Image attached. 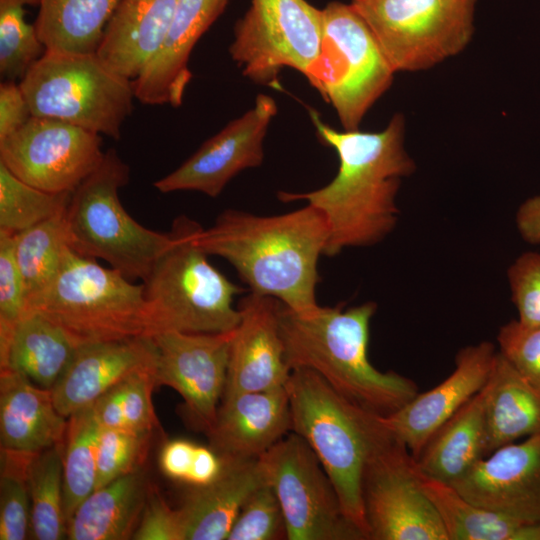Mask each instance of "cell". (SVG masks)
<instances>
[{
    "label": "cell",
    "instance_id": "37",
    "mask_svg": "<svg viewBox=\"0 0 540 540\" xmlns=\"http://www.w3.org/2000/svg\"><path fill=\"white\" fill-rule=\"evenodd\" d=\"M37 454L1 448L0 540H24L30 535L29 471Z\"/></svg>",
    "mask_w": 540,
    "mask_h": 540
},
{
    "label": "cell",
    "instance_id": "41",
    "mask_svg": "<svg viewBox=\"0 0 540 540\" xmlns=\"http://www.w3.org/2000/svg\"><path fill=\"white\" fill-rule=\"evenodd\" d=\"M27 312V290L15 255L14 234L0 230V350Z\"/></svg>",
    "mask_w": 540,
    "mask_h": 540
},
{
    "label": "cell",
    "instance_id": "15",
    "mask_svg": "<svg viewBox=\"0 0 540 540\" xmlns=\"http://www.w3.org/2000/svg\"><path fill=\"white\" fill-rule=\"evenodd\" d=\"M233 334L164 331L149 336L156 348V384L177 391L190 423L207 435L225 391Z\"/></svg>",
    "mask_w": 540,
    "mask_h": 540
},
{
    "label": "cell",
    "instance_id": "16",
    "mask_svg": "<svg viewBox=\"0 0 540 540\" xmlns=\"http://www.w3.org/2000/svg\"><path fill=\"white\" fill-rule=\"evenodd\" d=\"M278 111L269 95L259 94L254 106L205 141L177 169L154 183L162 193L197 191L217 197L240 172L260 166L264 138Z\"/></svg>",
    "mask_w": 540,
    "mask_h": 540
},
{
    "label": "cell",
    "instance_id": "21",
    "mask_svg": "<svg viewBox=\"0 0 540 540\" xmlns=\"http://www.w3.org/2000/svg\"><path fill=\"white\" fill-rule=\"evenodd\" d=\"M229 0H178L171 24L159 49L132 80L136 99L147 105L178 107L190 82V54Z\"/></svg>",
    "mask_w": 540,
    "mask_h": 540
},
{
    "label": "cell",
    "instance_id": "4",
    "mask_svg": "<svg viewBox=\"0 0 540 540\" xmlns=\"http://www.w3.org/2000/svg\"><path fill=\"white\" fill-rule=\"evenodd\" d=\"M286 388L291 432L303 438L315 453L345 515L368 540L363 472L370 456L391 432L380 415L352 403L310 369H293Z\"/></svg>",
    "mask_w": 540,
    "mask_h": 540
},
{
    "label": "cell",
    "instance_id": "29",
    "mask_svg": "<svg viewBox=\"0 0 540 540\" xmlns=\"http://www.w3.org/2000/svg\"><path fill=\"white\" fill-rule=\"evenodd\" d=\"M77 346L56 324L27 312L0 350V368L16 371L36 385L52 390L68 368Z\"/></svg>",
    "mask_w": 540,
    "mask_h": 540
},
{
    "label": "cell",
    "instance_id": "2",
    "mask_svg": "<svg viewBox=\"0 0 540 540\" xmlns=\"http://www.w3.org/2000/svg\"><path fill=\"white\" fill-rule=\"evenodd\" d=\"M328 237L325 217L306 204L272 216L227 209L211 227H201L195 240L208 256L228 261L251 292L304 314L319 306L318 261Z\"/></svg>",
    "mask_w": 540,
    "mask_h": 540
},
{
    "label": "cell",
    "instance_id": "14",
    "mask_svg": "<svg viewBox=\"0 0 540 540\" xmlns=\"http://www.w3.org/2000/svg\"><path fill=\"white\" fill-rule=\"evenodd\" d=\"M100 134L34 116L0 141V163L22 181L53 193H72L100 165Z\"/></svg>",
    "mask_w": 540,
    "mask_h": 540
},
{
    "label": "cell",
    "instance_id": "25",
    "mask_svg": "<svg viewBox=\"0 0 540 540\" xmlns=\"http://www.w3.org/2000/svg\"><path fill=\"white\" fill-rule=\"evenodd\" d=\"M177 3L178 0H121L96 53L114 71L134 80L163 42Z\"/></svg>",
    "mask_w": 540,
    "mask_h": 540
},
{
    "label": "cell",
    "instance_id": "34",
    "mask_svg": "<svg viewBox=\"0 0 540 540\" xmlns=\"http://www.w3.org/2000/svg\"><path fill=\"white\" fill-rule=\"evenodd\" d=\"M100 427L89 407L68 418L63 442L64 513L67 524L96 488V450Z\"/></svg>",
    "mask_w": 540,
    "mask_h": 540
},
{
    "label": "cell",
    "instance_id": "18",
    "mask_svg": "<svg viewBox=\"0 0 540 540\" xmlns=\"http://www.w3.org/2000/svg\"><path fill=\"white\" fill-rule=\"evenodd\" d=\"M497 352L491 342L461 349L454 371L429 391L418 393L397 411L380 416L384 426L416 459L431 435L487 383Z\"/></svg>",
    "mask_w": 540,
    "mask_h": 540
},
{
    "label": "cell",
    "instance_id": "3",
    "mask_svg": "<svg viewBox=\"0 0 540 540\" xmlns=\"http://www.w3.org/2000/svg\"><path fill=\"white\" fill-rule=\"evenodd\" d=\"M376 310L369 301L348 309L318 306L300 314L280 302L279 329L291 370L310 369L352 403L387 416L413 399L418 386L370 363V322Z\"/></svg>",
    "mask_w": 540,
    "mask_h": 540
},
{
    "label": "cell",
    "instance_id": "9",
    "mask_svg": "<svg viewBox=\"0 0 540 540\" xmlns=\"http://www.w3.org/2000/svg\"><path fill=\"white\" fill-rule=\"evenodd\" d=\"M322 16L320 54L305 77L334 107L344 130H357L395 72L351 4L330 2Z\"/></svg>",
    "mask_w": 540,
    "mask_h": 540
},
{
    "label": "cell",
    "instance_id": "38",
    "mask_svg": "<svg viewBox=\"0 0 540 540\" xmlns=\"http://www.w3.org/2000/svg\"><path fill=\"white\" fill-rule=\"evenodd\" d=\"M25 5L38 0H0V73L10 81L21 80L46 50L25 19Z\"/></svg>",
    "mask_w": 540,
    "mask_h": 540
},
{
    "label": "cell",
    "instance_id": "7",
    "mask_svg": "<svg viewBox=\"0 0 540 540\" xmlns=\"http://www.w3.org/2000/svg\"><path fill=\"white\" fill-rule=\"evenodd\" d=\"M129 178L117 151H105L97 169L72 192L65 215L76 253L104 260L132 281L144 280L171 234L144 227L125 210L119 192Z\"/></svg>",
    "mask_w": 540,
    "mask_h": 540
},
{
    "label": "cell",
    "instance_id": "42",
    "mask_svg": "<svg viewBox=\"0 0 540 540\" xmlns=\"http://www.w3.org/2000/svg\"><path fill=\"white\" fill-rule=\"evenodd\" d=\"M497 341L498 352L540 391V324L511 320L500 327Z\"/></svg>",
    "mask_w": 540,
    "mask_h": 540
},
{
    "label": "cell",
    "instance_id": "36",
    "mask_svg": "<svg viewBox=\"0 0 540 540\" xmlns=\"http://www.w3.org/2000/svg\"><path fill=\"white\" fill-rule=\"evenodd\" d=\"M71 194L34 187L0 163V230L15 234L65 211Z\"/></svg>",
    "mask_w": 540,
    "mask_h": 540
},
{
    "label": "cell",
    "instance_id": "17",
    "mask_svg": "<svg viewBox=\"0 0 540 540\" xmlns=\"http://www.w3.org/2000/svg\"><path fill=\"white\" fill-rule=\"evenodd\" d=\"M450 486L477 505L540 523V434L494 450Z\"/></svg>",
    "mask_w": 540,
    "mask_h": 540
},
{
    "label": "cell",
    "instance_id": "8",
    "mask_svg": "<svg viewBox=\"0 0 540 540\" xmlns=\"http://www.w3.org/2000/svg\"><path fill=\"white\" fill-rule=\"evenodd\" d=\"M19 84L32 115L116 140L136 98L132 80L114 71L96 52L45 50Z\"/></svg>",
    "mask_w": 540,
    "mask_h": 540
},
{
    "label": "cell",
    "instance_id": "47",
    "mask_svg": "<svg viewBox=\"0 0 540 540\" xmlns=\"http://www.w3.org/2000/svg\"><path fill=\"white\" fill-rule=\"evenodd\" d=\"M224 461L211 447L196 446L193 464L186 484L201 487L212 483L222 473Z\"/></svg>",
    "mask_w": 540,
    "mask_h": 540
},
{
    "label": "cell",
    "instance_id": "20",
    "mask_svg": "<svg viewBox=\"0 0 540 540\" xmlns=\"http://www.w3.org/2000/svg\"><path fill=\"white\" fill-rule=\"evenodd\" d=\"M155 365L156 348L149 336L77 346L68 368L51 390L54 404L69 418L131 374L155 371Z\"/></svg>",
    "mask_w": 540,
    "mask_h": 540
},
{
    "label": "cell",
    "instance_id": "31",
    "mask_svg": "<svg viewBox=\"0 0 540 540\" xmlns=\"http://www.w3.org/2000/svg\"><path fill=\"white\" fill-rule=\"evenodd\" d=\"M419 475L448 540H540V523L517 521L469 501L448 484Z\"/></svg>",
    "mask_w": 540,
    "mask_h": 540
},
{
    "label": "cell",
    "instance_id": "5",
    "mask_svg": "<svg viewBox=\"0 0 540 540\" xmlns=\"http://www.w3.org/2000/svg\"><path fill=\"white\" fill-rule=\"evenodd\" d=\"M201 226L180 215L172 223L169 246L142 280L146 331L224 333L234 330L240 312L234 297L243 289L210 264L195 237Z\"/></svg>",
    "mask_w": 540,
    "mask_h": 540
},
{
    "label": "cell",
    "instance_id": "45",
    "mask_svg": "<svg viewBox=\"0 0 540 540\" xmlns=\"http://www.w3.org/2000/svg\"><path fill=\"white\" fill-rule=\"evenodd\" d=\"M32 116L26 96L15 81L0 85V141L20 129Z\"/></svg>",
    "mask_w": 540,
    "mask_h": 540
},
{
    "label": "cell",
    "instance_id": "22",
    "mask_svg": "<svg viewBox=\"0 0 540 540\" xmlns=\"http://www.w3.org/2000/svg\"><path fill=\"white\" fill-rule=\"evenodd\" d=\"M291 432L286 386L222 398L208 434L210 447L223 459H258Z\"/></svg>",
    "mask_w": 540,
    "mask_h": 540
},
{
    "label": "cell",
    "instance_id": "32",
    "mask_svg": "<svg viewBox=\"0 0 540 540\" xmlns=\"http://www.w3.org/2000/svg\"><path fill=\"white\" fill-rule=\"evenodd\" d=\"M65 211L14 234L15 255L28 301L55 279L71 249Z\"/></svg>",
    "mask_w": 540,
    "mask_h": 540
},
{
    "label": "cell",
    "instance_id": "10",
    "mask_svg": "<svg viewBox=\"0 0 540 540\" xmlns=\"http://www.w3.org/2000/svg\"><path fill=\"white\" fill-rule=\"evenodd\" d=\"M396 72L456 56L474 33L476 0H351Z\"/></svg>",
    "mask_w": 540,
    "mask_h": 540
},
{
    "label": "cell",
    "instance_id": "24",
    "mask_svg": "<svg viewBox=\"0 0 540 540\" xmlns=\"http://www.w3.org/2000/svg\"><path fill=\"white\" fill-rule=\"evenodd\" d=\"M223 461L219 477L191 487L178 508L184 540H227L244 502L265 483L258 459Z\"/></svg>",
    "mask_w": 540,
    "mask_h": 540
},
{
    "label": "cell",
    "instance_id": "33",
    "mask_svg": "<svg viewBox=\"0 0 540 540\" xmlns=\"http://www.w3.org/2000/svg\"><path fill=\"white\" fill-rule=\"evenodd\" d=\"M30 538L67 537L63 491V443L38 453L30 466Z\"/></svg>",
    "mask_w": 540,
    "mask_h": 540
},
{
    "label": "cell",
    "instance_id": "19",
    "mask_svg": "<svg viewBox=\"0 0 540 540\" xmlns=\"http://www.w3.org/2000/svg\"><path fill=\"white\" fill-rule=\"evenodd\" d=\"M279 306L275 298L254 292L241 300L223 398L286 386L292 370L280 334Z\"/></svg>",
    "mask_w": 540,
    "mask_h": 540
},
{
    "label": "cell",
    "instance_id": "46",
    "mask_svg": "<svg viewBox=\"0 0 540 540\" xmlns=\"http://www.w3.org/2000/svg\"><path fill=\"white\" fill-rule=\"evenodd\" d=\"M197 444L185 439H174L164 443L160 455L159 466L168 478L187 482Z\"/></svg>",
    "mask_w": 540,
    "mask_h": 540
},
{
    "label": "cell",
    "instance_id": "23",
    "mask_svg": "<svg viewBox=\"0 0 540 540\" xmlns=\"http://www.w3.org/2000/svg\"><path fill=\"white\" fill-rule=\"evenodd\" d=\"M1 448L40 453L64 442L68 418L52 391L11 369H0Z\"/></svg>",
    "mask_w": 540,
    "mask_h": 540
},
{
    "label": "cell",
    "instance_id": "27",
    "mask_svg": "<svg viewBox=\"0 0 540 540\" xmlns=\"http://www.w3.org/2000/svg\"><path fill=\"white\" fill-rule=\"evenodd\" d=\"M149 486L140 470L96 488L70 518L67 538L132 539L142 516Z\"/></svg>",
    "mask_w": 540,
    "mask_h": 540
},
{
    "label": "cell",
    "instance_id": "11",
    "mask_svg": "<svg viewBox=\"0 0 540 540\" xmlns=\"http://www.w3.org/2000/svg\"><path fill=\"white\" fill-rule=\"evenodd\" d=\"M322 38V10L306 0H251L235 23L229 53L245 77L280 89L281 70L305 76L320 54Z\"/></svg>",
    "mask_w": 540,
    "mask_h": 540
},
{
    "label": "cell",
    "instance_id": "44",
    "mask_svg": "<svg viewBox=\"0 0 540 540\" xmlns=\"http://www.w3.org/2000/svg\"><path fill=\"white\" fill-rule=\"evenodd\" d=\"M135 540H184L179 509L170 507L156 487L150 485Z\"/></svg>",
    "mask_w": 540,
    "mask_h": 540
},
{
    "label": "cell",
    "instance_id": "1",
    "mask_svg": "<svg viewBox=\"0 0 540 540\" xmlns=\"http://www.w3.org/2000/svg\"><path fill=\"white\" fill-rule=\"evenodd\" d=\"M308 112L319 140L338 155L337 174L324 187L303 193L280 191L278 199L305 201L323 214L329 229L326 256L380 242L397 223L401 181L415 171L404 148V116L395 114L381 131L363 132L339 131L315 109Z\"/></svg>",
    "mask_w": 540,
    "mask_h": 540
},
{
    "label": "cell",
    "instance_id": "28",
    "mask_svg": "<svg viewBox=\"0 0 540 540\" xmlns=\"http://www.w3.org/2000/svg\"><path fill=\"white\" fill-rule=\"evenodd\" d=\"M486 454L540 434V391L497 352L487 382Z\"/></svg>",
    "mask_w": 540,
    "mask_h": 540
},
{
    "label": "cell",
    "instance_id": "48",
    "mask_svg": "<svg viewBox=\"0 0 540 540\" xmlns=\"http://www.w3.org/2000/svg\"><path fill=\"white\" fill-rule=\"evenodd\" d=\"M516 226L522 239L540 243V195L526 199L516 213Z\"/></svg>",
    "mask_w": 540,
    "mask_h": 540
},
{
    "label": "cell",
    "instance_id": "30",
    "mask_svg": "<svg viewBox=\"0 0 540 540\" xmlns=\"http://www.w3.org/2000/svg\"><path fill=\"white\" fill-rule=\"evenodd\" d=\"M121 0H38L34 27L46 50L96 52Z\"/></svg>",
    "mask_w": 540,
    "mask_h": 540
},
{
    "label": "cell",
    "instance_id": "39",
    "mask_svg": "<svg viewBox=\"0 0 540 540\" xmlns=\"http://www.w3.org/2000/svg\"><path fill=\"white\" fill-rule=\"evenodd\" d=\"M151 433L100 428L96 450V488L140 471L148 455Z\"/></svg>",
    "mask_w": 540,
    "mask_h": 540
},
{
    "label": "cell",
    "instance_id": "43",
    "mask_svg": "<svg viewBox=\"0 0 540 540\" xmlns=\"http://www.w3.org/2000/svg\"><path fill=\"white\" fill-rule=\"evenodd\" d=\"M507 277L518 320L540 324V253L521 254L508 268Z\"/></svg>",
    "mask_w": 540,
    "mask_h": 540
},
{
    "label": "cell",
    "instance_id": "40",
    "mask_svg": "<svg viewBox=\"0 0 540 540\" xmlns=\"http://www.w3.org/2000/svg\"><path fill=\"white\" fill-rule=\"evenodd\" d=\"M287 540V529L279 500L266 483L244 502L227 540Z\"/></svg>",
    "mask_w": 540,
    "mask_h": 540
},
{
    "label": "cell",
    "instance_id": "13",
    "mask_svg": "<svg viewBox=\"0 0 540 540\" xmlns=\"http://www.w3.org/2000/svg\"><path fill=\"white\" fill-rule=\"evenodd\" d=\"M362 499L368 540H448L414 458L392 433L367 461Z\"/></svg>",
    "mask_w": 540,
    "mask_h": 540
},
{
    "label": "cell",
    "instance_id": "12",
    "mask_svg": "<svg viewBox=\"0 0 540 540\" xmlns=\"http://www.w3.org/2000/svg\"><path fill=\"white\" fill-rule=\"evenodd\" d=\"M282 508L287 540H367L345 515L315 453L294 432L258 458Z\"/></svg>",
    "mask_w": 540,
    "mask_h": 540
},
{
    "label": "cell",
    "instance_id": "35",
    "mask_svg": "<svg viewBox=\"0 0 540 540\" xmlns=\"http://www.w3.org/2000/svg\"><path fill=\"white\" fill-rule=\"evenodd\" d=\"M155 371H138L126 377L89 406L100 428L153 431L158 419L152 402L157 386Z\"/></svg>",
    "mask_w": 540,
    "mask_h": 540
},
{
    "label": "cell",
    "instance_id": "6",
    "mask_svg": "<svg viewBox=\"0 0 540 540\" xmlns=\"http://www.w3.org/2000/svg\"><path fill=\"white\" fill-rule=\"evenodd\" d=\"M27 312L56 324L76 346L142 336L146 331L143 285L72 248L52 283L28 301Z\"/></svg>",
    "mask_w": 540,
    "mask_h": 540
},
{
    "label": "cell",
    "instance_id": "26",
    "mask_svg": "<svg viewBox=\"0 0 540 540\" xmlns=\"http://www.w3.org/2000/svg\"><path fill=\"white\" fill-rule=\"evenodd\" d=\"M487 393L486 383L431 435L414 459L422 475L451 485L487 456Z\"/></svg>",
    "mask_w": 540,
    "mask_h": 540
}]
</instances>
